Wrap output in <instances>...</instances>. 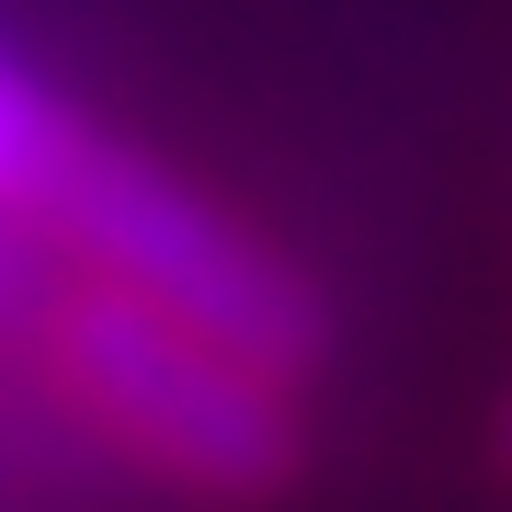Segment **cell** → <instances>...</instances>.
<instances>
[{
  "label": "cell",
  "mask_w": 512,
  "mask_h": 512,
  "mask_svg": "<svg viewBox=\"0 0 512 512\" xmlns=\"http://www.w3.org/2000/svg\"><path fill=\"white\" fill-rule=\"evenodd\" d=\"M46 376L126 467H148L160 490L217 501V512H262L308 478V410L296 376H274L262 353L217 342V330L148 308L126 285L80 274L46 308Z\"/></svg>",
  "instance_id": "obj_1"
},
{
  "label": "cell",
  "mask_w": 512,
  "mask_h": 512,
  "mask_svg": "<svg viewBox=\"0 0 512 512\" xmlns=\"http://www.w3.org/2000/svg\"><path fill=\"white\" fill-rule=\"evenodd\" d=\"M501 467H512V410H501Z\"/></svg>",
  "instance_id": "obj_4"
},
{
  "label": "cell",
  "mask_w": 512,
  "mask_h": 512,
  "mask_svg": "<svg viewBox=\"0 0 512 512\" xmlns=\"http://www.w3.org/2000/svg\"><path fill=\"white\" fill-rule=\"evenodd\" d=\"M12 217H35L92 285H126V296H148V308L217 330V342L262 353V365L296 376V387H308L319 353H330V296L308 285V262H285L274 239L239 228L205 183L160 171L148 148L80 126V114L57 126L35 194H23Z\"/></svg>",
  "instance_id": "obj_2"
},
{
  "label": "cell",
  "mask_w": 512,
  "mask_h": 512,
  "mask_svg": "<svg viewBox=\"0 0 512 512\" xmlns=\"http://www.w3.org/2000/svg\"><path fill=\"white\" fill-rule=\"evenodd\" d=\"M57 126H69V103H46L35 80L0 57V205H23V194H35V171H46Z\"/></svg>",
  "instance_id": "obj_3"
}]
</instances>
